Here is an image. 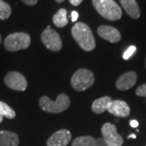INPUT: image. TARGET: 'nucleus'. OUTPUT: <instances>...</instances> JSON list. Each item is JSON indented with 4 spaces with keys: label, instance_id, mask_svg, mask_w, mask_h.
I'll return each instance as SVG.
<instances>
[{
    "label": "nucleus",
    "instance_id": "20",
    "mask_svg": "<svg viewBox=\"0 0 146 146\" xmlns=\"http://www.w3.org/2000/svg\"><path fill=\"white\" fill-rule=\"evenodd\" d=\"M136 47L135 46H129L127 49V50H126L125 52L123 53V59H125V60H127V59H129L132 55H133V54L136 52Z\"/></svg>",
    "mask_w": 146,
    "mask_h": 146
},
{
    "label": "nucleus",
    "instance_id": "17",
    "mask_svg": "<svg viewBox=\"0 0 146 146\" xmlns=\"http://www.w3.org/2000/svg\"><path fill=\"white\" fill-rule=\"evenodd\" d=\"M95 141L96 140L91 136H79L72 141V146H95Z\"/></svg>",
    "mask_w": 146,
    "mask_h": 146
},
{
    "label": "nucleus",
    "instance_id": "19",
    "mask_svg": "<svg viewBox=\"0 0 146 146\" xmlns=\"http://www.w3.org/2000/svg\"><path fill=\"white\" fill-rule=\"evenodd\" d=\"M11 15V7L3 0H0V20H7Z\"/></svg>",
    "mask_w": 146,
    "mask_h": 146
},
{
    "label": "nucleus",
    "instance_id": "3",
    "mask_svg": "<svg viewBox=\"0 0 146 146\" xmlns=\"http://www.w3.org/2000/svg\"><path fill=\"white\" fill-rule=\"evenodd\" d=\"M71 104L70 98L67 94H60L55 102H53L46 96H43L39 100V106L42 110L47 113L58 114L68 110Z\"/></svg>",
    "mask_w": 146,
    "mask_h": 146
},
{
    "label": "nucleus",
    "instance_id": "14",
    "mask_svg": "<svg viewBox=\"0 0 146 146\" xmlns=\"http://www.w3.org/2000/svg\"><path fill=\"white\" fill-rule=\"evenodd\" d=\"M120 3L127 14L133 19H138L141 16V11L136 0H119Z\"/></svg>",
    "mask_w": 146,
    "mask_h": 146
},
{
    "label": "nucleus",
    "instance_id": "8",
    "mask_svg": "<svg viewBox=\"0 0 146 146\" xmlns=\"http://www.w3.org/2000/svg\"><path fill=\"white\" fill-rule=\"evenodd\" d=\"M4 83L10 89L23 92L28 87V82L25 77L18 72H10L4 77Z\"/></svg>",
    "mask_w": 146,
    "mask_h": 146
},
{
    "label": "nucleus",
    "instance_id": "31",
    "mask_svg": "<svg viewBox=\"0 0 146 146\" xmlns=\"http://www.w3.org/2000/svg\"><path fill=\"white\" fill-rule=\"evenodd\" d=\"M145 68H146V58H145Z\"/></svg>",
    "mask_w": 146,
    "mask_h": 146
},
{
    "label": "nucleus",
    "instance_id": "4",
    "mask_svg": "<svg viewBox=\"0 0 146 146\" xmlns=\"http://www.w3.org/2000/svg\"><path fill=\"white\" fill-rule=\"evenodd\" d=\"M95 82L94 73L89 69L80 68L73 74L71 79L72 87L76 91L81 92L90 88Z\"/></svg>",
    "mask_w": 146,
    "mask_h": 146
},
{
    "label": "nucleus",
    "instance_id": "12",
    "mask_svg": "<svg viewBox=\"0 0 146 146\" xmlns=\"http://www.w3.org/2000/svg\"><path fill=\"white\" fill-rule=\"evenodd\" d=\"M137 75L135 72H127L120 76L116 81V87L119 90H127L132 88L136 83Z\"/></svg>",
    "mask_w": 146,
    "mask_h": 146
},
{
    "label": "nucleus",
    "instance_id": "30",
    "mask_svg": "<svg viewBox=\"0 0 146 146\" xmlns=\"http://www.w3.org/2000/svg\"><path fill=\"white\" fill-rule=\"evenodd\" d=\"M2 43V36H1V34H0V45Z\"/></svg>",
    "mask_w": 146,
    "mask_h": 146
},
{
    "label": "nucleus",
    "instance_id": "18",
    "mask_svg": "<svg viewBox=\"0 0 146 146\" xmlns=\"http://www.w3.org/2000/svg\"><path fill=\"white\" fill-rule=\"evenodd\" d=\"M0 115L7 119H12L16 117V111L4 102L0 101Z\"/></svg>",
    "mask_w": 146,
    "mask_h": 146
},
{
    "label": "nucleus",
    "instance_id": "21",
    "mask_svg": "<svg viewBox=\"0 0 146 146\" xmlns=\"http://www.w3.org/2000/svg\"><path fill=\"white\" fill-rule=\"evenodd\" d=\"M136 94L139 97L146 98V84L140 85L136 90Z\"/></svg>",
    "mask_w": 146,
    "mask_h": 146
},
{
    "label": "nucleus",
    "instance_id": "23",
    "mask_svg": "<svg viewBox=\"0 0 146 146\" xmlns=\"http://www.w3.org/2000/svg\"><path fill=\"white\" fill-rule=\"evenodd\" d=\"M24 3H25L26 5L29 6H34L37 3L38 0H21Z\"/></svg>",
    "mask_w": 146,
    "mask_h": 146
},
{
    "label": "nucleus",
    "instance_id": "26",
    "mask_svg": "<svg viewBox=\"0 0 146 146\" xmlns=\"http://www.w3.org/2000/svg\"><path fill=\"white\" fill-rule=\"evenodd\" d=\"M130 125L131 127H138V125H139V123H138V121H136V120H135V119L131 120Z\"/></svg>",
    "mask_w": 146,
    "mask_h": 146
},
{
    "label": "nucleus",
    "instance_id": "29",
    "mask_svg": "<svg viewBox=\"0 0 146 146\" xmlns=\"http://www.w3.org/2000/svg\"><path fill=\"white\" fill-rule=\"evenodd\" d=\"M3 117L2 115H0V123H1L2 122H3Z\"/></svg>",
    "mask_w": 146,
    "mask_h": 146
},
{
    "label": "nucleus",
    "instance_id": "10",
    "mask_svg": "<svg viewBox=\"0 0 146 146\" xmlns=\"http://www.w3.org/2000/svg\"><path fill=\"white\" fill-rule=\"evenodd\" d=\"M107 110L116 117L126 118L130 115V107L127 102L122 100H112Z\"/></svg>",
    "mask_w": 146,
    "mask_h": 146
},
{
    "label": "nucleus",
    "instance_id": "27",
    "mask_svg": "<svg viewBox=\"0 0 146 146\" xmlns=\"http://www.w3.org/2000/svg\"><path fill=\"white\" fill-rule=\"evenodd\" d=\"M129 138H133V139H136V136L135 134H131V135H130V136H128V139H129Z\"/></svg>",
    "mask_w": 146,
    "mask_h": 146
},
{
    "label": "nucleus",
    "instance_id": "28",
    "mask_svg": "<svg viewBox=\"0 0 146 146\" xmlns=\"http://www.w3.org/2000/svg\"><path fill=\"white\" fill-rule=\"evenodd\" d=\"M64 1H65V0H55V2H57L58 3H63Z\"/></svg>",
    "mask_w": 146,
    "mask_h": 146
},
{
    "label": "nucleus",
    "instance_id": "13",
    "mask_svg": "<svg viewBox=\"0 0 146 146\" xmlns=\"http://www.w3.org/2000/svg\"><path fill=\"white\" fill-rule=\"evenodd\" d=\"M20 143L18 135L10 131L0 130V146H18Z\"/></svg>",
    "mask_w": 146,
    "mask_h": 146
},
{
    "label": "nucleus",
    "instance_id": "11",
    "mask_svg": "<svg viewBox=\"0 0 146 146\" xmlns=\"http://www.w3.org/2000/svg\"><path fill=\"white\" fill-rule=\"evenodd\" d=\"M98 33L102 38L111 43H116L121 40V34L119 31L112 26L102 25L98 27Z\"/></svg>",
    "mask_w": 146,
    "mask_h": 146
},
{
    "label": "nucleus",
    "instance_id": "9",
    "mask_svg": "<svg viewBox=\"0 0 146 146\" xmlns=\"http://www.w3.org/2000/svg\"><path fill=\"white\" fill-rule=\"evenodd\" d=\"M72 140V134L67 129L54 132L47 141V146H67Z\"/></svg>",
    "mask_w": 146,
    "mask_h": 146
},
{
    "label": "nucleus",
    "instance_id": "5",
    "mask_svg": "<svg viewBox=\"0 0 146 146\" xmlns=\"http://www.w3.org/2000/svg\"><path fill=\"white\" fill-rule=\"evenodd\" d=\"M31 43V37L26 33H14L7 36L4 40V47L7 51L15 52L25 50Z\"/></svg>",
    "mask_w": 146,
    "mask_h": 146
},
{
    "label": "nucleus",
    "instance_id": "24",
    "mask_svg": "<svg viewBox=\"0 0 146 146\" xmlns=\"http://www.w3.org/2000/svg\"><path fill=\"white\" fill-rule=\"evenodd\" d=\"M71 16H72V22H76V21L78 20V17H79L78 12H77V11H72Z\"/></svg>",
    "mask_w": 146,
    "mask_h": 146
},
{
    "label": "nucleus",
    "instance_id": "22",
    "mask_svg": "<svg viewBox=\"0 0 146 146\" xmlns=\"http://www.w3.org/2000/svg\"><path fill=\"white\" fill-rule=\"evenodd\" d=\"M95 146H109L103 140L102 137H100V138H98L96 139V141H95Z\"/></svg>",
    "mask_w": 146,
    "mask_h": 146
},
{
    "label": "nucleus",
    "instance_id": "6",
    "mask_svg": "<svg viewBox=\"0 0 146 146\" xmlns=\"http://www.w3.org/2000/svg\"><path fill=\"white\" fill-rule=\"evenodd\" d=\"M41 40L47 49L54 52L59 51L63 47V42L59 34L55 30L52 29L50 25H48L42 33Z\"/></svg>",
    "mask_w": 146,
    "mask_h": 146
},
{
    "label": "nucleus",
    "instance_id": "15",
    "mask_svg": "<svg viewBox=\"0 0 146 146\" xmlns=\"http://www.w3.org/2000/svg\"><path fill=\"white\" fill-rule=\"evenodd\" d=\"M112 102L110 97L105 96L102 98H98L94 101L92 104V110L95 114H102L108 109V106Z\"/></svg>",
    "mask_w": 146,
    "mask_h": 146
},
{
    "label": "nucleus",
    "instance_id": "7",
    "mask_svg": "<svg viewBox=\"0 0 146 146\" xmlns=\"http://www.w3.org/2000/svg\"><path fill=\"white\" fill-rule=\"evenodd\" d=\"M102 134L105 142L109 146H122L123 139L117 132L116 127L110 123H106L102 127Z\"/></svg>",
    "mask_w": 146,
    "mask_h": 146
},
{
    "label": "nucleus",
    "instance_id": "25",
    "mask_svg": "<svg viewBox=\"0 0 146 146\" xmlns=\"http://www.w3.org/2000/svg\"><path fill=\"white\" fill-rule=\"evenodd\" d=\"M83 2V0H69V3L73 6H78Z\"/></svg>",
    "mask_w": 146,
    "mask_h": 146
},
{
    "label": "nucleus",
    "instance_id": "16",
    "mask_svg": "<svg viewBox=\"0 0 146 146\" xmlns=\"http://www.w3.org/2000/svg\"><path fill=\"white\" fill-rule=\"evenodd\" d=\"M68 11L66 9L61 8L55 13V15L53 17V23L58 28H63L68 24Z\"/></svg>",
    "mask_w": 146,
    "mask_h": 146
},
{
    "label": "nucleus",
    "instance_id": "1",
    "mask_svg": "<svg viewBox=\"0 0 146 146\" xmlns=\"http://www.w3.org/2000/svg\"><path fill=\"white\" fill-rule=\"evenodd\" d=\"M75 41L85 51H91L96 46V42L90 28L82 22H77L72 29Z\"/></svg>",
    "mask_w": 146,
    "mask_h": 146
},
{
    "label": "nucleus",
    "instance_id": "2",
    "mask_svg": "<svg viewBox=\"0 0 146 146\" xmlns=\"http://www.w3.org/2000/svg\"><path fill=\"white\" fill-rule=\"evenodd\" d=\"M93 5L102 17L109 21H118L122 17L121 7L115 0H92Z\"/></svg>",
    "mask_w": 146,
    "mask_h": 146
}]
</instances>
